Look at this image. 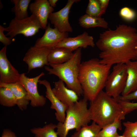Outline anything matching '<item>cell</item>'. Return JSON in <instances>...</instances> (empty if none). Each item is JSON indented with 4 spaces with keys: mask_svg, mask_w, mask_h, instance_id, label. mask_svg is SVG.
<instances>
[{
    "mask_svg": "<svg viewBox=\"0 0 137 137\" xmlns=\"http://www.w3.org/2000/svg\"><path fill=\"white\" fill-rule=\"evenodd\" d=\"M96 44L103 64L126 63L137 58V31L130 26L120 24L115 29L105 30L99 34Z\"/></svg>",
    "mask_w": 137,
    "mask_h": 137,
    "instance_id": "obj_1",
    "label": "cell"
},
{
    "mask_svg": "<svg viewBox=\"0 0 137 137\" xmlns=\"http://www.w3.org/2000/svg\"><path fill=\"white\" fill-rule=\"evenodd\" d=\"M112 66L101 63L97 58L81 62L78 80L83 98L91 101L103 90Z\"/></svg>",
    "mask_w": 137,
    "mask_h": 137,
    "instance_id": "obj_2",
    "label": "cell"
},
{
    "mask_svg": "<svg viewBox=\"0 0 137 137\" xmlns=\"http://www.w3.org/2000/svg\"><path fill=\"white\" fill-rule=\"evenodd\" d=\"M89 108L91 120L102 128L118 118H125V115L117 100L103 90L90 101Z\"/></svg>",
    "mask_w": 137,
    "mask_h": 137,
    "instance_id": "obj_3",
    "label": "cell"
},
{
    "mask_svg": "<svg viewBox=\"0 0 137 137\" xmlns=\"http://www.w3.org/2000/svg\"><path fill=\"white\" fill-rule=\"evenodd\" d=\"M81 49L80 48L75 51L72 57L63 63L55 64L49 63L45 69L50 75H54L63 81L66 87L75 92L79 96L83 92L78 80L80 67L81 64Z\"/></svg>",
    "mask_w": 137,
    "mask_h": 137,
    "instance_id": "obj_4",
    "label": "cell"
},
{
    "mask_svg": "<svg viewBox=\"0 0 137 137\" xmlns=\"http://www.w3.org/2000/svg\"><path fill=\"white\" fill-rule=\"evenodd\" d=\"M88 101L83 98L68 107L64 122H58L56 125V132L59 137H67L70 130L75 129L77 131L88 125L91 119Z\"/></svg>",
    "mask_w": 137,
    "mask_h": 137,
    "instance_id": "obj_5",
    "label": "cell"
},
{
    "mask_svg": "<svg viewBox=\"0 0 137 137\" xmlns=\"http://www.w3.org/2000/svg\"><path fill=\"white\" fill-rule=\"evenodd\" d=\"M9 36L12 39L16 35L21 34L28 37L33 36L38 33L42 27L40 22L35 15L32 14L28 18L22 20L14 18L11 20L8 26L6 27Z\"/></svg>",
    "mask_w": 137,
    "mask_h": 137,
    "instance_id": "obj_6",
    "label": "cell"
},
{
    "mask_svg": "<svg viewBox=\"0 0 137 137\" xmlns=\"http://www.w3.org/2000/svg\"><path fill=\"white\" fill-rule=\"evenodd\" d=\"M127 78L125 63L115 64L105 83V92L112 97L117 98L121 95L125 89Z\"/></svg>",
    "mask_w": 137,
    "mask_h": 137,
    "instance_id": "obj_7",
    "label": "cell"
},
{
    "mask_svg": "<svg viewBox=\"0 0 137 137\" xmlns=\"http://www.w3.org/2000/svg\"><path fill=\"white\" fill-rule=\"evenodd\" d=\"M44 74V73L42 72L35 77L29 78L24 73L20 74L19 82L27 91L30 105L33 107H42L46 103V98L39 94L37 88V84L39 79Z\"/></svg>",
    "mask_w": 137,
    "mask_h": 137,
    "instance_id": "obj_8",
    "label": "cell"
},
{
    "mask_svg": "<svg viewBox=\"0 0 137 137\" xmlns=\"http://www.w3.org/2000/svg\"><path fill=\"white\" fill-rule=\"evenodd\" d=\"M54 47H31L26 53L23 61L28 66V72L45 65H49L48 60V56Z\"/></svg>",
    "mask_w": 137,
    "mask_h": 137,
    "instance_id": "obj_9",
    "label": "cell"
},
{
    "mask_svg": "<svg viewBox=\"0 0 137 137\" xmlns=\"http://www.w3.org/2000/svg\"><path fill=\"white\" fill-rule=\"evenodd\" d=\"M80 1L79 0H68L65 6L60 10L51 13L49 15V19L55 28L62 32H72V27L69 22V14L73 4Z\"/></svg>",
    "mask_w": 137,
    "mask_h": 137,
    "instance_id": "obj_10",
    "label": "cell"
},
{
    "mask_svg": "<svg viewBox=\"0 0 137 137\" xmlns=\"http://www.w3.org/2000/svg\"><path fill=\"white\" fill-rule=\"evenodd\" d=\"M7 46L0 50V84L19 82L20 74L12 65L6 55Z\"/></svg>",
    "mask_w": 137,
    "mask_h": 137,
    "instance_id": "obj_11",
    "label": "cell"
},
{
    "mask_svg": "<svg viewBox=\"0 0 137 137\" xmlns=\"http://www.w3.org/2000/svg\"><path fill=\"white\" fill-rule=\"evenodd\" d=\"M68 37V33L62 32L56 28H52L49 23L44 34L37 40L34 46L38 47H55Z\"/></svg>",
    "mask_w": 137,
    "mask_h": 137,
    "instance_id": "obj_12",
    "label": "cell"
},
{
    "mask_svg": "<svg viewBox=\"0 0 137 137\" xmlns=\"http://www.w3.org/2000/svg\"><path fill=\"white\" fill-rule=\"evenodd\" d=\"M95 46L93 38L84 31L76 37L65 38L55 47H65L73 51L80 48H85L88 46L94 47Z\"/></svg>",
    "mask_w": 137,
    "mask_h": 137,
    "instance_id": "obj_13",
    "label": "cell"
},
{
    "mask_svg": "<svg viewBox=\"0 0 137 137\" xmlns=\"http://www.w3.org/2000/svg\"><path fill=\"white\" fill-rule=\"evenodd\" d=\"M39 84L44 85L46 88V97L51 103L50 108L56 111L55 116L59 122L63 123L65 118L66 111L68 107L59 100L54 94L50 83L45 80H39Z\"/></svg>",
    "mask_w": 137,
    "mask_h": 137,
    "instance_id": "obj_14",
    "label": "cell"
},
{
    "mask_svg": "<svg viewBox=\"0 0 137 137\" xmlns=\"http://www.w3.org/2000/svg\"><path fill=\"white\" fill-rule=\"evenodd\" d=\"M29 8L32 14L35 15L41 23L42 28L45 29L47 26L49 15L54 9L47 0H36L30 4Z\"/></svg>",
    "mask_w": 137,
    "mask_h": 137,
    "instance_id": "obj_15",
    "label": "cell"
},
{
    "mask_svg": "<svg viewBox=\"0 0 137 137\" xmlns=\"http://www.w3.org/2000/svg\"><path fill=\"white\" fill-rule=\"evenodd\" d=\"M52 90L56 97L68 107L79 100L77 93L66 87L64 82L60 79L55 82Z\"/></svg>",
    "mask_w": 137,
    "mask_h": 137,
    "instance_id": "obj_16",
    "label": "cell"
},
{
    "mask_svg": "<svg viewBox=\"0 0 137 137\" xmlns=\"http://www.w3.org/2000/svg\"><path fill=\"white\" fill-rule=\"evenodd\" d=\"M0 87L9 89L16 98V105L21 110H26L30 101L24 87L19 82L10 84H0Z\"/></svg>",
    "mask_w": 137,
    "mask_h": 137,
    "instance_id": "obj_17",
    "label": "cell"
},
{
    "mask_svg": "<svg viewBox=\"0 0 137 137\" xmlns=\"http://www.w3.org/2000/svg\"><path fill=\"white\" fill-rule=\"evenodd\" d=\"M127 73L125 89L121 94L124 96L137 89V60L129 61L125 63Z\"/></svg>",
    "mask_w": 137,
    "mask_h": 137,
    "instance_id": "obj_18",
    "label": "cell"
},
{
    "mask_svg": "<svg viewBox=\"0 0 137 137\" xmlns=\"http://www.w3.org/2000/svg\"><path fill=\"white\" fill-rule=\"evenodd\" d=\"M72 51L63 47H54L49 53L48 58L49 63L59 64L64 63L73 56Z\"/></svg>",
    "mask_w": 137,
    "mask_h": 137,
    "instance_id": "obj_19",
    "label": "cell"
},
{
    "mask_svg": "<svg viewBox=\"0 0 137 137\" xmlns=\"http://www.w3.org/2000/svg\"><path fill=\"white\" fill-rule=\"evenodd\" d=\"M80 25L85 28L99 27L104 28L108 27V23L101 17H94L86 14L81 16L79 18Z\"/></svg>",
    "mask_w": 137,
    "mask_h": 137,
    "instance_id": "obj_20",
    "label": "cell"
},
{
    "mask_svg": "<svg viewBox=\"0 0 137 137\" xmlns=\"http://www.w3.org/2000/svg\"><path fill=\"white\" fill-rule=\"evenodd\" d=\"M30 0H11L14 4L11 11L14 13V18L18 20H22L28 18V8Z\"/></svg>",
    "mask_w": 137,
    "mask_h": 137,
    "instance_id": "obj_21",
    "label": "cell"
},
{
    "mask_svg": "<svg viewBox=\"0 0 137 137\" xmlns=\"http://www.w3.org/2000/svg\"><path fill=\"white\" fill-rule=\"evenodd\" d=\"M101 127L93 122L90 125H86L76 131L71 137H97Z\"/></svg>",
    "mask_w": 137,
    "mask_h": 137,
    "instance_id": "obj_22",
    "label": "cell"
},
{
    "mask_svg": "<svg viewBox=\"0 0 137 137\" xmlns=\"http://www.w3.org/2000/svg\"><path fill=\"white\" fill-rule=\"evenodd\" d=\"M56 127V125L50 123L42 127L33 128L30 131L35 137H59L55 131Z\"/></svg>",
    "mask_w": 137,
    "mask_h": 137,
    "instance_id": "obj_23",
    "label": "cell"
},
{
    "mask_svg": "<svg viewBox=\"0 0 137 137\" xmlns=\"http://www.w3.org/2000/svg\"><path fill=\"white\" fill-rule=\"evenodd\" d=\"M121 121L119 118H116L113 123L102 128L97 137H117L118 136L117 130L122 129Z\"/></svg>",
    "mask_w": 137,
    "mask_h": 137,
    "instance_id": "obj_24",
    "label": "cell"
},
{
    "mask_svg": "<svg viewBox=\"0 0 137 137\" xmlns=\"http://www.w3.org/2000/svg\"><path fill=\"white\" fill-rule=\"evenodd\" d=\"M0 104L2 106L8 107L16 105V98L8 88L0 87Z\"/></svg>",
    "mask_w": 137,
    "mask_h": 137,
    "instance_id": "obj_25",
    "label": "cell"
},
{
    "mask_svg": "<svg viewBox=\"0 0 137 137\" xmlns=\"http://www.w3.org/2000/svg\"><path fill=\"white\" fill-rule=\"evenodd\" d=\"M100 6L98 0H89L86 14L94 17H101Z\"/></svg>",
    "mask_w": 137,
    "mask_h": 137,
    "instance_id": "obj_26",
    "label": "cell"
},
{
    "mask_svg": "<svg viewBox=\"0 0 137 137\" xmlns=\"http://www.w3.org/2000/svg\"><path fill=\"white\" fill-rule=\"evenodd\" d=\"M125 129L123 135L125 137H137V121H127L123 123Z\"/></svg>",
    "mask_w": 137,
    "mask_h": 137,
    "instance_id": "obj_27",
    "label": "cell"
},
{
    "mask_svg": "<svg viewBox=\"0 0 137 137\" xmlns=\"http://www.w3.org/2000/svg\"><path fill=\"white\" fill-rule=\"evenodd\" d=\"M119 15L124 20L127 21H131L136 18V14L135 11L128 7L122 8L120 10Z\"/></svg>",
    "mask_w": 137,
    "mask_h": 137,
    "instance_id": "obj_28",
    "label": "cell"
},
{
    "mask_svg": "<svg viewBox=\"0 0 137 137\" xmlns=\"http://www.w3.org/2000/svg\"><path fill=\"white\" fill-rule=\"evenodd\" d=\"M4 31H6V28L2 25H0V41L5 46H7L10 44L12 42V40L9 37L8 38L4 35Z\"/></svg>",
    "mask_w": 137,
    "mask_h": 137,
    "instance_id": "obj_29",
    "label": "cell"
},
{
    "mask_svg": "<svg viewBox=\"0 0 137 137\" xmlns=\"http://www.w3.org/2000/svg\"><path fill=\"white\" fill-rule=\"evenodd\" d=\"M116 99L128 101L133 100H137V89L127 95L124 96L120 95Z\"/></svg>",
    "mask_w": 137,
    "mask_h": 137,
    "instance_id": "obj_30",
    "label": "cell"
},
{
    "mask_svg": "<svg viewBox=\"0 0 137 137\" xmlns=\"http://www.w3.org/2000/svg\"><path fill=\"white\" fill-rule=\"evenodd\" d=\"M98 1L100 3L101 9L100 16L101 17L102 15L105 13L109 1V0H98Z\"/></svg>",
    "mask_w": 137,
    "mask_h": 137,
    "instance_id": "obj_31",
    "label": "cell"
},
{
    "mask_svg": "<svg viewBox=\"0 0 137 137\" xmlns=\"http://www.w3.org/2000/svg\"><path fill=\"white\" fill-rule=\"evenodd\" d=\"M1 137H17L15 133L11 130L5 129L3 130Z\"/></svg>",
    "mask_w": 137,
    "mask_h": 137,
    "instance_id": "obj_32",
    "label": "cell"
},
{
    "mask_svg": "<svg viewBox=\"0 0 137 137\" xmlns=\"http://www.w3.org/2000/svg\"><path fill=\"white\" fill-rule=\"evenodd\" d=\"M48 1L50 6L54 8L56 6V3L58 1V0H49Z\"/></svg>",
    "mask_w": 137,
    "mask_h": 137,
    "instance_id": "obj_33",
    "label": "cell"
},
{
    "mask_svg": "<svg viewBox=\"0 0 137 137\" xmlns=\"http://www.w3.org/2000/svg\"><path fill=\"white\" fill-rule=\"evenodd\" d=\"M117 137H125V136L122 135L120 136L119 135L118 136H117Z\"/></svg>",
    "mask_w": 137,
    "mask_h": 137,
    "instance_id": "obj_34",
    "label": "cell"
},
{
    "mask_svg": "<svg viewBox=\"0 0 137 137\" xmlns=\"http://www.w3.org/2000/svg\"><path fill=\"white\" fill-rule=\"evenodd\" d=\"M136 56L137 57V47H136Z\"/></svg>",
    "mask_w": 137,
    "mask_h": 137,
    "instance_id": "obj_35",
    "label": "cell"
}]
</instances>
